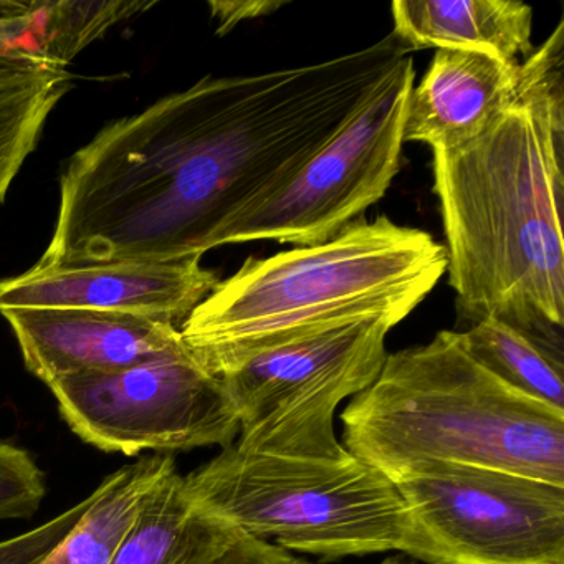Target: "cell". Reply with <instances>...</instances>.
<instances>
[{
    "label": "cell",
    "instance_id": "obj_3",
    "mask_svg": "<svg viewBox=\"0 0 564 564\" xmlns=\"http://www.w3.org/2000/svg\"><path fill=\"white\" fill-rule=\"evenodd\" d=\"M447 272L445 247L389 217L356 220L333 239L250 257L194 308L180 332L223 375L257 352L365 319L408 318Z\"/></svg>",
    "mask_w": 564,
    "mask_h": 564
},
{
    "label": "cell",
    "instance_id": "obj_7",
    "mask_svg": "<svg viewBox=\"0 0 564 564\" xmlns=\"http://www.w3.org/2000/svg\"><path fill=\"white\" fill-rule=\"evenodd\" d=\"M414 80V62L408 55L328 143L230 226L224 246L325 242L379 203L399 171Z\"/></svg>",
    "mask_w": 564,
    "mask_h": 564
},
{
    "label": "cell",
    "instance_id": "obj_6",
    "mask_svg": "<svg viewBox=\"0 0 564 564\" xmlns=\"http://www.w3.org/2000/svg\"><path fill=\"white\" fill-rule=\"evenodd\" d=\"M394 326L365 319L250 356L217 376L239 419L237 447L282 457L339 460L336 408L368 389L384 366Z\"/></svg>",
    "mask_w": 564,
    "mask_h": 564
},
{
    "label": "cell",
    "instance_id": "obj_18",
    "mask_svg": "<svg viewBox=\"0 0 564 564\" xmlns=\"http://www.w3.org/2000/svg\"><path fill=\"white\" fill-rule=\"evenodd\" d=\"M70 77L0 94V204L41 140Z\"/></svg>",
    "mask_w": 564,
    "mask_h": 564
},
{
    "label": "cell",
    "instance_id": "obj_24",
    "mask_svg": "<svg viewBox=\"0 0 564 564\" xmlns=\"http://www.w3.org/2000/svg\"><path fill=\"white\" fill-rule=\"evenodd\" d=\"M381 564H417L414 563V561L405 560V556H392L388 557V560L384 561V563Z\"/></svg>",
    "mask_w": 564,
    "mask_h": 564
},
{
    "label": "cell",
    "instance_id": "obj_20",
    "mask_svg": "<svg viewBox=\"0 0 564 564\" xmlns=\"http://www.w3.org/2000/svg\"><path fill=\"white\" fill-rule=\"evenodd\" d=\"M47 494L45 475L24 447L0 438V521L31 518Z\"/></svg>",
    "mask_w": 564,
    "mask_h": 564
},
{
    "label": "cell",
    "instance_id": "obj_14",
    "mask_svg": "<svg viewBox=\"0 0 564 564\" xmlns=\"http://www.w3.org/2000/svg\"><path fill=\"white\" fill-rule=\"evenodd\" d=\"M239 530L197 510L171 468L144 498L111 564H189L223 553Z\"/></svg>",
    "mask_w": 564,
    "mask_h": 564
},
{
    "label": "cell",
    "instance_id": "obj_9",
    "mask_svg": "<svg viewBox=\"0 0 564 564\" xmlns=\"http://www.w3.org/2000/svg\"><path fill=\"white\" fill-rule=\"evenodd\" d=\"M48 388L72 432L104 452L133 457L226 448L239 435L223 382L189 346L120 371L67 376Z\"/></svg>",
    "mask_w": 564,
    "mask_h": 564
},
{
    "label": "cell",
    "instance_id": "obj_21",
    "mask_svg": "<svg viewBox=\"0 0 564 564\" xmlns=\"http://www.w3.org/2000/svg\"><path fill=\"white\" fill-rule=\"evenodd\" d=\"M94 500V494L75 507L68 508L54 520L19 534L0 541V564H41L44 557L64 540L65 534L75 527Z\"/></svg>",
    "mask_w": 564,
    "mask_h": 564
},
{
    "label": "cell",
    "instance_id": "obj_15",
    "mask_svg": "<svg viewBox=\"0 0 564 564\" xmlns=\"http://www.w3.org/2000/svg\"><path fill=\"white\" fill-rule=\"evenodd\" d=\"M176 467L171 454H153L108 475L90 507L41 564H111L144 498Z\"/></svg>",
    "mask_w": 564,
    "mask_h": 564
},
{
    "label": "cell",
    "instance_id": "obj_12",
    "mask_svg": "<svg viewBox=\"0 0 564 564\" xmlns=\"http://www.w3.org/2000/svg\"><path fill=\"white\" fill-rule=\"evenodd\" d=\"M521 62L438 48L405 108L404 143L452 150L484 134L517 94Z\"/></svg>",
    "mask_w": 564,
    "mask_h": 564
},
{
    "label": "cell",
    "instance_id": "obj_2",
    "mask_svg": "<svg viewBox=\"0 0 564 564\" xmlns=\"http://www.w3.org/2000/svg\"><path fill=\"white\" fill-rule=\"evenodd\" d=\"M448 285L468 325L494 316L564 365V21L521 62L498 120L434 151Z\"/></svg>",
    "mask_w": 564,
    "mask_h": 564
},
{
    "label": "cell",
    "instance_id": "obj_17",
    "mask_svg": "<svg viewBox=\"0 0 564 564\" xmlns=\"http://www.w3.org/2000/svg\"><path fill=\"white\" fill-rule=\"evenodd\" d=\"M47 2L0 0V94L70 77L45 54Z\"/></svg>",
    "mask_w": 564,
    "mask_h": 564
},
{
    "label": "cell",
    "instance_id": "obj_10",
    "mask_svg": "<svg viewBox=\"0 0 564 564\" xmlns=\"http://www.w3.org/2000/svg\"><path fill=\"white\" fill-rule=\"evenodd\" d=\"M219 276L200 257L170 262L74 263L45 265L0 282V312L14 308L87 310L186 322L216 289Z\"/></svg>",
    "mask_w": 564,
    "mask_h": 564
},
{
    "label": "cell",
    "instance_id": "obj_11",
    "mask_svg": "<svg viewBox=\"0 0 564 564\" xmlns=\"http://www.w3.org/2000/svg\"><path fill=\"white\" fill-rule=\"evenodd\" d=\"M21 346L25 368L45 384L80 375L133 368L187 348L173 323L87 310L0 312Z\"/></svg>",
    "mask_w": 564,
    "mask_h": 564
},
{
    "label": "cell",
    "instance_id": "obj_22",
    "mask_svg": "<svg viewBox=\"0 0 564 564\" xmlns=\"http://www.w3.org/2000/svg\"><path fill=\"white\" fill-rule=\"evenodd\" d=\"M189 564H312L305 560L293 556L290 551L269 543L267 540L250 536V534L237 533L236 540L229 547L209 557V560L196 561Z\"/></svg>",
    "mask_w": 564,
    "mask_h": 564
},
{
    "label": "cell",
    "instance_id": "obj_23",
    "mask_svg": "<svg viewBox=\"0 0 564 564\" xmlns=\"http://www.w3.org/2000/svg\"><path fill=\"white\" fill-rule=\"evenodd\" d=\"M283 0H234V2H209L213 18L219 21L217 34L224 35L242 22L273 14L285 8Z\"/></svg>",
    "mask_w": 564,
    "mask_h": 564
},
{
    "label": "cell",
    "instance_id": "obj_16",
    "mask_svg": "<svg viewBox=\"0 0 564 564\" xmlns=\"http://www.w3.org/2000/svg\"><path fill=\"white\" fill-rule=\"evenodd\" d=\"M474 361L514 391L564 411V365L551 358L530 336L488 316L458 332Z\"/></svg>",
    "mask_w": 564,
    "mask_h": 564
},
{
    "label": "cell",
    "instance_id": "obj_8",
    "mask_svg": "<svg viewBox=\"0 0 564 564\" xmlns=\"http://www.w3.org/2000/svg\"><path fill=\"white\" fill-rule=\"evenodd\" d=\"M425 564H564V487L527 475L425 464L395 478Z\"/></svg>",
    "mask_w": 564,
    "mask_h": 564
},
{
    "label": "cell",
    "instance_id": "obj_1",
    "mask_svg": "<svg viewBox=\"0 0 564 564\" xmlns=\"http://www.w3.org/2000/svg\"><path fill=\"white\" fill-rule=\"evenodd\" d=\"M411 52L382 39L332 61L206 77L108 124L72 156L41 263L203 257L328 143Z\"/></svg>",
    "mask_w": 564,
    "mask_h": 564
},
{
    "label": "cell",
    "instance_id": "obj_4",
    "mask_svg": "<svg viewBox=\"0 0 564 564\" xmlns=\"http://www.w3.org/2000/svg\"><path fill=\"white\" fill-rule=\"evenodd\" d=\"M341 422L343 447L392 481L419 465L454 464L564 487V411L495 378L458 332L388 355Z\"/></svg>",
    "mask_w": 564,
    "mask_h": 564
},
{
    "label": "cell",
    "instance_id": "obj_13",
    "mask_svg": "<svg viewBox=\"0 0 564 564\" xmlns=\"http://www.w3.org/2000/svg\"><path fill=\"white\" fill-rule=\"evenodd\" d=\"M394 37L422 48L481 52L520 62L533 52V9L517 0H394Z\"/></svg>",
    "mask_w": 564,
    "mask_h": 564
},
{
    "label": "cell",
    "instance_id": "obj_5",
    "mask_svg": "<svg viewBox=\"0 0 564 564\" xmlns=\"http://www.w3.org/2000/svg\"><path fill=\"white\" fill-rule=\"evenodd\" d=\"M197 510L286 551L326 561L401 551L425 561L398 485L355 455L282 457L236 444L184 477Z\"/></svg>",
    "mask_w": 564,
    "mask_h": 564
},
{
    "label": "cell",
    "instance_id": "obj_19",
    "mask_svg": "<svg viewBox=\"0 0 564 564\" xmlns=\"http://www.w3.org/2000/svg\"><path fill=\"white\" fill-rule=\"evenodd\" d=\"M153 6L147 2H47L45 54L57 67L67 70L68 64L111 25Z\"/></svg>",
    "mask_w": 564,
    "mask_h": 564
}]
</instances>
